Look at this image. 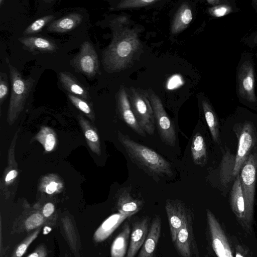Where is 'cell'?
Here are the masks:
<instances>
[{
	"label": "cell",
	"mask_w": 257,
	"mask_h": 257,
	"mask_svg": "<svg viewBox=\"0 0 257 257\" xmlns=\"http://www.w3.org/2000/svg\"><path fill=\"white\" fill-rule=\"evenodd\" d=\"M162 227L160 216L155 215L151 223L147 237L137 257H155Z\"/></svg>",
	"instance_id": "16"
},
{
	"label": "cell",
	"mask_w": 257,
	"mask_h": 257,
	"mask_svg": "<svg viewBox=\"0 0 257 257\" xmlns=\"http://www.w3.org/2000/svg\"><path fill=\"white\" fill-rule=\"evenodd\" d=\"M72 62L74 68L88 77L92 78L100 73L97 53L92 45L88 41L82 43Z\"/></svg>",
	"instance_id": "7"
},
{
	"label": "cell",
	"mask_w": 257,
	"mask_h": 257,
	"mask_svg": "<svg viewBox=\"0 0 257 257\" xmlns=\"http://www.w3.org/2000/svg\"><path fill=\"white\" fill-rule=\"evenodd\" d=\"M9 83L6 73L1 72L0 75V100L2 102L9 94Z\"/></svg>",
	"instance_id": "32"
},
{
	"label": "cell",
	"mask_w": 257,
	"mask_h": 257,
	"mask_svg": "<svg viewBox=\"0 0 257 257\" xmlns=\"http://www.w3.org/2000/svg\"><path fill=\"white\" fill-rule=\"evenodd\" d=\"M158 0H124L121 1L116 6V8L118 10L139 8L153 5L157 2Z\"/></svg>",
	"instance_id": "27"
},
{
	"label": "cell",
	"mask_w": 257,
	"mask_h": 257,
	"mask_svg": "<svg viewBox=\"0 0 257 257\" xmlns=\"http://www.w3.org/2000/svg\"><path fill=\"white\" fill-rule=\"evenodd\" d=\"M165 207L169 224L171 238L173 242L180 228L192 218V214L184 203L178 199H167Z\"/></svg>",
	"instance_id": "8"
},
{
	"label": "cell",
	"mask_w": 257,
	"mask_h": 257,
	"mask_svg": "<svg viewBox=\"0 0 257 257\" xmlns=\"http://www.w3.org/2000/svg\"><path fill=\"white\" fill-rule=\"evenodd\" d=\"M127 23L128 20L127 18L124 16H122L117 17L112 20L110 22V25L114 30L115 29L126 27L123 26V25H126Z\"/></svg>",
	"instance_id": "33"
},
{
	"label": "cell",
	"mask_w": 257,
	"mask_h": 257,
	"mask_svg": "<svg viewBox=\"0 0 257 257\" xmlns=\"http://www.w3.org/2000/svg\"><path fill=\"white\" fill-rule=\"evenodd\" d=\"M241 249V247H240V246H236L235 257H244Z\"/></svg>",
	"instance_id": "41"
},
{
	"label": "cell",
	"mask_w": 257,
	"mask_h": 257,
	"mask_svg": "<svg viewBox=\"0 0 257 257\" xmlns=\"http://www.w3.org/2000/svg\"><path fill=\"white\" fill-rule=\"evenodd\" d=\"M126 90L139 125L146 133L153 135L156 122L148 90L133 86L126 88Z\"/></svg>",
	"instance_id": "3"
},
{
	"label": "cell",
	"mask_w": 257,
	"mask_h": 257,
	"mask_svg": "<svg viewBox=\"0 0 257 257\" xmlns=\"http://www.w3.org/2000/svg\"><path fill=\"white\" fill-rule=\"evenodd\" d=\"M117 205L119 213L131 217L142 209L144 202L133 198L124 188L122 189L118 197Z\"/></svg>",
	"instance_id": "18"
},
{
	"label": "cell",
	"mask_w": 257,
	"mask_h": 257,
	"mask_svg": "<svg viewBox=\"0 0 257 257\" xmlns=\"http://www.w3.org/2000/svg\"><path fill=\"white\" fill-rule=\"evenodd\" d=\"M54 18L53 15H47L41 17L31 23L23 32L24 36L35 34L40 32L42 29Z\"/></svg>",
	"instance_id": "26"
},
{
	"label": "cell",
	"mask_w": 257,
	"mask_h": 257,
	"mask_svg": "<svg viewBox=\"0 0 257 257\" xmlns=\"http://www.w3.org/2000/svg\"><path fill=\"white\" fill-rule=\"evenodd\" d=\"M149 225L148 216L140 218L132 223L130 245L125 257H135L147 237Z\"/></svg>",
	"instance_id": "14"
},
{
	"label": "cell",
	"mask_w": 257,
	"mask_h": 257,
	"mask_svg": "<svg viewBox=\"0 0 257 257\" xmlns=\"http://www.w3.org/2000/svg\"><path fill=\"white\" fill-rule=\"evenodd\" d=\"M191 152L192 160L196 165L203 166L206 163L207 155L206 146L204 138L199 133L193 138Z\"/></svg>",
	"instance_id": "24"
},
{
	"label": "cell",
	"mask_w": 257,
	"mask_h": 257,
	"mask_svg": "<svg viewBox=\"0 0 257 257\" xmlns=\"http://www.w3.org/2000/svg\"><path fill=\"white\" fill-rule=\"evenodd\" d=\"M192 226L193 218H191L180 228L173 242L174 247L181 257H193V254L199 257Z\"/></svg>",
	"instance_id": "10"
},
{
	"label": "cell",
	"mask_w": 257,
	"mask_h": 257,
	"mask_svg": "<svg viewBox=\"0 0 257 257\" xmlns=\"http://www.w3.org/2000/svg\"><path fill=\"white\" fill-rule=\"evenodd\" d=\"M40 231L39 228L27 236L17 247L12 257H22L31 243L37 237Z\"/></svg>",
	"instance_id": "28"
},
{
	"label": "cell",
	"mask_w": 257,
	"mask_h": 257,
	"mask_svg": "<svg viewBox=\"0 0 257 257\" xmlns=\"http://www.w3.org/2000/svg\"><path fill=\"white\" fill-rule=\"evenodd\" d=\"M47 251L44 245H40L27 257H46Z\"/></svg>",
	"instance_id": "34"
},
{
	"label": "cell",
	"mask_w": 257,
	"mask_h": 257,
	"mask_svg": "<svg viewBox=\"0 0 257 257\" xmlns=\"http://www.w3.org/2000/svg\"><path fill=\"white\" fill-rule=\"evenodd\" d=\"M117 103L120 115L124 122L137 134L146 137V133L139 125L133 111L126 88L122 85L117 92Z\"/></svg>",
	"instance_id": "13"
},
{
	"label": "cell",
	"mask_w": 257,
	"mask_h": 257,
	"mask_svg": "<svg viewBox=\"0 0 257 257\" xmlns=\"http://www.w3.org/2000/svg\"><path fill=\"white\" fill-rule=\"evenodd\" d=\"M213 249L217 257H233L227 237L217 219L209 209L206 210Z\"/></svg>",
	"instance_id": "9"
},
{
	"label": "cell",
	"mask_w": 257,
	"mask_h": 257,
	"mask_svg": "<svg viewBox=\"0 0 257 257\" xmlns=\"http://www.w3.org/2000/svg\"><path fill=\"white\" fill-rule=\"evenodd\" d=\"M57 184L54 182H51L46 188V192L51 194L54 193L57 189Z\"/></svg>",
	"instance_id": "38"
},
{
	"label": "cell",
	"mask_w": 257,
	"mask_h": 257,
	"mask_svg": "<svg viewBox=\"0 0 257 257\" xmlns=\"http://www.w3.org/2000/svg\"><path fill=\"white\" fill-rule=\"evenodd\" d=\"M206 2L209 5H212L213 7L224 4H228L229 3L228 1L223 0H207Z\"/></svg>",
	"instance_id": "39"
},
{
	"label": "cell",
	"mask_w": 257,
	"mask_h": 257,
	"mask_svg": "<svg viewBox=\"0 0 257 257\" xmlns=\"http://www.w3.org/2000/svg\"><path fill=\"white\" fill-rule=\"evenodd\" d=\"M131 233L128 222H125L121 231L114 239L110 248L111 257H125L127 251Z\"/></svg>",
	"instance_id": "22"
},
{
	"label": "cell",
	"mask_w": 257,
	"mask_h": 257,
	"mask_svg": "<svg viewBox=\"0 0 257 257\" xmlns=\"http://www.w3.org/2000/svg\"><path fill=\"white\" fill-rule=\"evenodd\" d=\"M85 135L86 138L91 142H96L98 140L97 134L93 130L86 131Z\"/></svg>",
	"instance_id": "37"
},
{
	"label": "cell",
	"mask_w": 257,
	"mask_h": 257,
	"mask_svg": "<svg viewBox=\"0 0 257 257\" xmlns=\"http://www.w3.org/2000/svg\"><path fill=\"white\" fill-rule=\"evenodd\" d=\"M118 138L130 159L147 173L169 177L173 175L171 164L157 152L120 132Z\"/></svg>",
	"instance_id": "2"
},
{
	"label": "cell",
	"mask_w": 257,
	"mask_h": 257,
	"mask_svg": "<svg viewBox=\"0 0 257 257\" xmlns=\"http://www.w3.org/2000/svg\"><path fill=\"white\" fill-rule=\"evenodd\" d=\"M147 90L160 137L166 145L174 147L176 142L175 127L169 117L160 97L151 88Z\"/></svg>",
	"instance_id": "5"
},
{
	"label": "cell",
	"mask_w": 257,
	"mask_h": 257,
	"mask_svg": "<svg viewBox=\"0 0 257 257\" xmlns=\"http://www.w3.org/2000/svg\"><path fill=\"white\" fill-rule=\"evenodd\" d=\"M43 222V216L40 213H35L27 219L25 225L27 230H31L40 226Z\"/></svg>",
	"instance_id": "30"
},
{
	"label": "cell",
	"mask_w": 257,
	"mask_h": 257,
	"mask_svg": "<svg viewBox=\"0 0 257 257\" xmlns=\"http://www.w3.org/2000/svg\"><path fill=\"white\" fill-rule=\"evenodd\" d=\"M54 206L52 203H48L44 207L43 213L45 217L50 216L54 211Z\"/></svg>",
	"instance_id": "36"
},
{
	"label": "cell",
	"mask_w": 257,
	"mask_h": 257,
	"mask_svg": "<svg viewBox=\"0 0 257 257\" xmlns=\"http://www.w3.org/2000/svg\"><path fill=\"white\" fill-rule=\"evenodd\" d=\"M253 40H254V43H255V44H257V35L254 37Z\"/></svg>",
	"instance_id": "43"
},
{
	"label": "cell",
	"mask_w": 257,
	"mask_h": 257,
	"mask_svg": "<svg viewBox=\"0 0 257 257\" xmlns=\"http://www.w3.org/2000/svg\"><path fill=\"white\" fill-rule=\"evenodd\" d=\"M238 91L240 96L250 102L256 101L254 91V75L252 64L248 62H243L238 70Z\"/></svg>",
	"instance_id": "12"
},
{
	"label": "cell",
	"mask_w": 257,
	"mask_h": 257,
	"mask_svg": "<svg viewBox=\"0 0 257 257\" xmlns=\"http://www.w3.org/2000/svg\"><path fill=\"white\" fill-rule=\"evenodd\" d=\"M25 48L31 52L53 53L58 49L57 44L50 39L40 37H27L19 39Z\"/></svg>",
	"instance_id": "17"
},
{
	"label": "cell",
	"mask_w": 257,
	"mask_h": 257,
	"mask_svg": "<svg viewBox=\"0 0 257 257\" xmlns=\"http://www.w3.org/2000/svg\"><path fill=\"white\" fill-rule=\"evenodd\" d=\"M230 205L238 221L249 232L246 219L245 201L241 188L239 174L237 175L230 193Z\"/></svg>",
	"instance_id": "15"
},
{
	"label": "cell",
	"mask_w": 257,
	"mask_h": 257,
	"mask_svg": "<svg viewBox=\"0 0 257 257\" xmlns=\"http://www.w3.org/2000/svg\"><path fill=\"white\" fill-rule=\"evenodd\" d=\"M68 97L72 103L80 110L86 114H90L91 108L88 104L83 99L69 93Z\"/></svg>",
	"instance_id": "31"
},
{
	"label": "cell",
	"mask_w": 257,
	"mask_h": 257,
	"mask_svg": "<svg viewBox=\"0 0 257 257\" xmlns=\"http://www.w3.org/2000/svg\"><path fill=\"white\" fill-rule=\"evenodd\" d=\"M82 20L83 17L80 14L71 13L53 22L49 25L47 30L55 33L68 32L78 26Z\"/></svg>",
	"instance_id": "20"
},
{
	"label": "cell",
	"mask_w": 257,
	"mask_h": 257,
	"mask_svg": "<svg viewBox=\"0 0 257 257\" xmlns=\"http://www.w3.org/2000/svg\"><path fill=\"white\" fill-rule=\"evenodd\" d=\"M127 217L129 216L119 213L109 216L95 232L93 235L94 240L96 242H101L105 240Z\"/></svg>",
	"instance_id": "19"
},
{
	"label": "cell",
	"mask_w": 257,
	"mask_h": 257,
	"mask_svg": "<svg viewBox=\"0 0 257 257\" xmlns=\"http://www.w3.org/2000/svg\"><path fill=\"white\" fill-rule=\"evenodd\" d=\"M55 144V138L53 134L48 135L46 138L45 148L47 151H51Z\"/></svg>",
	"instance_id": "35"
},
{
	"label": "cell",
	"mask_w": 257,
	"mask_h": 257,
	"mask_svg": "<svg viewBox=\"0 0 257 257\" xmlns=\"http://www.w3.org/2000/svg\"><path fill=\"white\" fill-rule=\"evenodd\" d=\"M202 106L205 120L213 140L218 143L219 139V124L216 115L209 102L203 99L202 101Z\"/></svg>",
	"instance_id": "25"
},
{
	"label": "cell",
	"mask_w": 257,
	"mask_h": 257,
	"mask_svg": "<svg viewBox=\"0 0 257 257\" xmlns=\"http://www.w3.org/2000/svg\"><path fill=\"white\" fill-rule=\"evenodd\" d=\"M193 15L190 6L184 3L178 9L172 21L171 32L177 34L186 29L192 20Z\"/></svg>",
	"instance_id": "21"
},
{
	"label": "cell",
	"mask_w": 257,
	"mask_h": 257,
	"mask_svg": "<svg viewBox=\"0 0 257 257\" xmlns=\"http://www.w3.org/2000/svg\"><path fill=\"white\" fill-rule=\"evenodd\" d=\"M17 175V172L16 170H12L8 173L6 177V181L8 182L15 178Z\"/></svg>",
	"instance_id": "40"
},
{
	"label": "cell",
	"mask_w": 257,
	"mask_h": 257,
	"mask_svg": "<svg viewBox=\"0 0 257 257\" xmlns=\"http://www.w3.org/2000/svg\"><path fill=\"white\" fill-rule=\"evenodd\" d=\"M143 49L138 33L128 27L113 31L109 46L102 53V63L108 73H115L130 67Z\"/></svg>",
	"instance_id": "1"
},
{
	"label": "cell",
	"mask_w": 257,
	"mask_h": 257,
	"mask_svg": "<svg viewBox=\"0 0 257 257\" xmlns=\"http://www.w3.org/2000/svg\"><path fill=\"white\" fill-rule=\"evenodd\" d=\"M251 4L257 13V0L252 1Z\"/></svg>",
	"instance_id": "42"
},
{
	"label": "cell",
	"mask_w": 257,
	"mask_h": 257,
	"mask_svg": "<svg viewBox=\"0 0 257 257\" xmlns=\"http://www.w3.org/2000/svg\"><path fill=\"white\" fill-rule=\"evenodd\" d=\"M232 11V7L229 4L212 7L208 9L209 14L214 17H223L231 13Z\"/></svg>",
	"instance_id": "29"
},
{
	"label": "cell",
	"mask_w": 257,
	"mask_h": 257,
	"mask_svg": "<svg viewBox=\"0 0 257 257\" xmlns=\"http://www.w3.org/2000/svg\"><path fill=\"white\" fill-rule=\"evenodd\" d=\"M12 84L10 98L11 112L20 110L28 97L34 83L31 77L24 78L19 70L10 63L8 64Z\"/></svg>",
	"instance_id": "6"
},
{
	"label": "cell",
	"mask_w": 257,
	"mask_h": 257,
	"mask_svg": "<svg viewBox=\"0 0 257 257\" xmlns=\"http://www.w3.org/2000/svg\"><path fill=\"white\" fill-rule=\"evenodd\" d=\"M253 130L249 122L244 124L238 139L237 151L234 158L233 178L239 174L243 163L249 155V153L253 144Z\"/></svg>",
	"instance_id": "11"
},
{
	"label": "cell",
	"mask_w": 257,
	"mask_h": 257,
	"mask_svg": "<svg viewBox=\"0 0 257 257\" xmlns=\"http://www.w3.org/2000/svg\"><path fill=\"white\" fill-rule=\"evenodd\" d=\"M240 180L244 196L246 219L249 230H251L253 216L255 185L257 172V157L249 154L240 170Z\"/></svg>",
	"instance_id": "4"
},
{
	"label": "cell",
	"mask_w": 257,
	"mask_h": 257,
	"mask_svg": "<svg viewBox=\"0 0 257 257\" xmlns=\"http://www.w3.org/2000/svg\"><path fill=\"white\" fill-rule=\"evenodd\" d=\"M59 79L63 87L70 94L82 99H88L89 94L87 89L71 74L61 72Z\"/></svg>",
	"instance_id": "23"
}]
</instances>
